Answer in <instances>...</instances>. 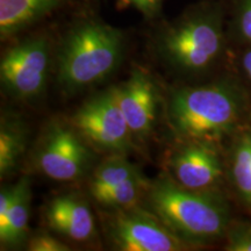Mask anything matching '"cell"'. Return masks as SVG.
<instances>
[{"mask_svg": "<svg viewBox=\"0 0 251 251\" xmlns=\"http://www.w3.org/2000/svg\"><path fill=\"white\" fill-rule=\"evenodd\" d=\"M28 250L31 251H69L67 244L56 240L48 234H40L33 237L28 244Z\"/></svg>", "mask_w": 251, "mask_h": 251, "instance_id": "obj_20", "label": "cell"}, {"mask_svg": "<svg viewBox=\"0 0 251 251\" xmlns=\"http://www.w3.org/2000/svg\"><path fill=\"white\" fill-rule=\"evenodd\" d=\"M107 230L113 247L122 251H178L186 244L152 212L136 206L114 213Z\"/></svg>", "mask_w": 251, "mask_h": 251, "instance_id": "obj_7", "label": "cell"}, {"mask_svg": "<svg viewBox=\"0 0 251 251\" xmlns=\"http://www.w3.org/2000/svg\"><path fill=\"white\" fill-rule=\"evenodd\" d=\"M233 29L237 39L251 45V0H236Z\"/></svg>", "mask_w": 251, "mask_h": 251, "instance_id": "obj_18", "label": "cell"}, {"mask_svg": "<svg viewBox=\"0 0 251 251\" xmlns=\"http://www.w3.org/2000/svg\"><path fill=\"white\" fill-rule=\"evenodd\" d=\"M175 180L181 186L201 191L212 186L222 174L221 162L209 142L187 141L170 162Z\"/></svg>", "mask_w": 251, "mask_h": 251, "instance_id": "obj_10", "label": "cell"}, {"mask_svg": "<svg viewBox=\"0 0 251 251\" xmlns=\"http://www.w3.org/2000/svg\"><path fill=\"white\" fill-rule=\"evenodd\" d=\"M49 228L74 241H89L96 231L94 218L87 203L75 196H59L46 209Z\"/></svg>", "mask_w": 251, "mask_h": 251, "instance_id": "obj_12", "label": "cell"}, {"mask_svg": "<svg viewBox=\"0 0 251 251\" xmlns=\"http://www.w3.org/2000/svg\"><path fill=\"white\" fill-rule=\"evenodd\" d=\"M55 40L49 31L27 34L2 56L0 78L4 89L20 99H31L45 90Z\"/></svg>", "mask_w": 251, "mask_h": 251, "instance_id": "obj_5", "label": "cell"}, {"mask_svg": "<svg viewBox=\"0 0 251 251\" xmlns=\"http://www.w3.org/2000/svg\"><path fill=\"white\" fill-rule=\"evenodd\" d=\"M146 188V180L141 175H135L129 179H126L114 186L92 192V197L97 202L107 208L127 209L136 206Z\"/></svg>", "mask_w": 251, "mask_h": 251, "instance_id": "obj_15", "label": "cell"}, {"mask_svg": "<svg viewBox=\"0 0 251 251\" xmlns=\"http://www.w3.org/2000/svg\"><path fill=\"white\" fill-rule=\"evenodd\" d=\"M84 0H0V39L13 40Z\"/></svg>", "mask_w": 251, "mask_h": 251, "instance_id": "obj_11", "label": "cell"}, {"mask_svg": "<svg viewBox=\"0 0 251 251\" xmlns=\"http://www.w3.org/2000/svg\"><path fill=\"white\" fill-rule=\"evenodd\" d=\"M113 92L134 136H148L155 126L158 102L151 78L146 72L134 69L129 78L114 87Z\"/></svg>", "mask_w": 251, "mask_h": 251, "instance_id": "obj_9", "label": "cell"}, {"mask_svg": "<svg viewBox=\"0 0 251 251\" xmlns=\"http://www.w3.org/2000/svg\"><path fill=\"white\" fill-rule=\"evenodd\" d=\"M72 121L78 133L99 149L125 155L133 147L134 135L119 107L113 89L87 100Z\"/></svg>", "mask_w": 251, "mask_h": 251, "instance_id": "obj_6", "label": "cell"}, {"mask_svg": "<svg viewBox=\"0 0 251 251\" xmlns=\"http://www.w3.org/2000/svg\"><path fill=\"white\" fill-rule=\"evenodd\" d=\"M242 68L247 77L251 80V47L246 50V52L242 56Z\"/></svg>", "mask_w": 251, "mask_h": 251, "instance_id": "obj_22", "label": "cell"}, {"mask_svg": "<svg viewBox=\"0 0 251 251\" xmlns=\"http://www.w3.org/2000/svg\"><path fill=\"white\" fill-rule=\"evenodd\" d=\"M127 42L124 29L94 15H78L56 43L58 83L72 92L103 80L121 64Z\"/></svg>", "mask_w": 251, "mask_h": 251, "instance_id": "obj_1", "label": "cell"}, {"mask_svg": "<svg viewBox=\"0 0 251 251\" xmlns=\"http://www.w3.org/2000/svg\"><path fill=\"white\" fill-rule=\"evenodd\" d=\"M229 251H251V228L235 229L229 237Z\"/></svg>", "mask_w": 251, "mask_h": 251, "instance_id": "obj_21", "label": "cell"}, {"mask_svg": "<svg viewBox=\"0 0 251 251\" xmlns=\"http://www.w3.org/2000/svg\"><path fill=\"white\" fill-rule=\"evenodd\" d=\"M243 100L228 84L183 87L168 102V122L181 141L211 142L230 131L240 119Z\"/></svg>", "mask_w": 251, "mask_h": 251, "instance_id": "obj_3", "label": "cell"}, {"mask_svg": "<svg viewBox=\"0 0 251 251\" xmlns=\"http://www.w3.org/2000/svg\"><path fill=\"white\" fill-rule=\"evenodd\" d=\"M226 43L225 8L218 0H205L162 25L153 37L157 54L169 65L184 72L209 68Z\"/></svg>", "mask_w": 251, "mask_h": 251, "instance_id": "obj_2", "label": "cell"}, {"mask_svg": "<svg viewBox=\"0 0 251 251\" xmlns=\"http://www.w3.org/2000/svg\"><path fill=\"white\" fill-rule=\"evenodd\" d=\"M148 203L153 214L185 243L212 242L227 228L228 213L221 200L181 186L169 177L153 181Z\"/></svg>", "mask_w": 251, "mask_h": 251, "instance_id": "obj_4", "label": "cell"}, {"mask_svg": "<svg viewBox=\"0 0 251 251\" xmlns=\"http://www.w3.org/2000/svg\"><path fill=\"white\" fill-rule=\"evenodd\" d=\"M165 0H117L120 8L133 7L143 15L146 20L153 21L162 13Z\"/></svg>", "mask_w": 251, "mask_h": 251, "instance_id": "obj_19", "label": "cell"}, {"mask_svg": "<svg viewBox=\"0 0 251 251\" xmlns=\"http://www.w3.org/2000/svg\"><path fill=\"white\" fill-rule=\"evenodd\" d=\"M233 178L240 197L251 205V133L244 134L235 148Z\"/></svg>", "mask_w": 251, "mask_h": 251, "instance_id": "obj_17", "label": "cell"}, {"mask_svg": "<svg viewBox=\"0 0 251 251\" xmlns=\"http://www.w3.org/2000/svg\"><path fill=\"white\" fill-rule=\"evenodd\" d=\"M30 184L23 177L13 186V199L5 219L0 221V242L2 247L20 246L26 240L30 209Z\"/></svg>", "mask_w": 251, "mask_h": 251, "instance_id": "obj_13", "label": "cell"}, {"mask_svg": "<svg viewBox=\"0 0 251 251\" xmlns=\"http://www.w3.org/2000/svg\"><path fill=\"white\" fill-rule=\"evenodd\" d=\"M92 161V152L79 133L59 124L49 127L36 155L40 171L58 181L81 178Z\"/></svg>", "mask_w": 251, "mask_h": 251, "instance_id": "obj_8", "label": "cell"}, {"mask_svg": "<svg viewBox=\"0 0 251 251\" xmlns=\"http://www.w3.org/2000/svg\"><path fill=\"white\" fill-rule=\"evenodd\" d=\"M25 126L14 117H2L0 125V175L7 177L18 168L26 148Z\"/></svg>", "mask_w": 251, "mask_h": 251, "instance_id": "obj_14", "label": "cell"}, {"mask_svg": "<svg viewBox=\"0 0 251 251\" xmlns=\"http://www.w3.org/2000/svg\"><path fill=\"white\" fill-rule=\"evenodd\" d=\"M139 174V169L128 161L122 153H113L96 169L90 183V191L92 193L114 186Z\"/></svg>", "mask_w": 251, "mask_h": 251, "instance_id": "obj_16", "label": "cell"}]
</instances>
